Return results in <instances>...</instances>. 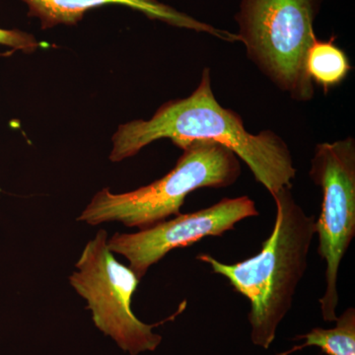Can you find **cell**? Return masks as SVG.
<instances>
[{
  "instance_id": "cell-1",
  "label": "cell",
  "mask_w": 355,
  "mask_h": 355,
  "mask_svg": "<svg viewBox=\"0 0 355 355\" xmlns=\"http://www.w3.org/2000/svg\"><path fill=\"white\" fill-rule=\"evenodd\" d=\"M169 139L183 148L193 140L217 142L227 147L253 173L273 197L291 189L297 170L288 146L272 130L247 132L241 116L224 108L216 99L210 69H203L197 89L189 97L165 103L149 120H135L119 125L112 142V162L137 155L156 140Z\"/></svg>"
},
{
  "instance_id": "cell-2",
  "label": "cell",
  "mask_w": 355,
  "mask_h": 355,
  "mask_svg": "<svg viewBox=\"0 0 355 355\" xmlns=\"http://www.w3.org/2000/svg\"><path fill=\"white\" fill-rule=\"evenodd\" d=\"M272 198L277 207L275 226L260 253L236 263H222L209 254L197 257L249 300L250 336L254 345L266 350L291 309L316 235L315 216L306 214L291 189H282Z\"/></svg>"
},
{
  "instance_id": "cell-3",
  "label": "cell",
  "mask_w": 355,
  "mask_h": 355,
  "mask_svg": "<svg viewBox=\"0 0 355 355\" xmlns=\"http://www.w3.org/2000/svg\"><path fill=\"white\" fill-rule=\"evenodd\" d=\"M182 150L171 171L153 183L128 193L98 191L77 220L93 226L120 222L144 230L179 216L191 191L226 188L241 175L239 158L217 142L193 140Z\"/></svg>"
},
{
  "instance_id": "cell-4",
  "label": "cell",
  "mask_w": 355,
  "mask_h": 355,
  "mask_svg": "<svg viewBox=\"0 0 355 355\" xmlns=\"http://www.w3.org/2000/svg\"><path fill=\"white\" fill-rule=\"evenodd\" d=\"M317 0H243L239 41L248 57L275 85L298 102L314 97L307 72Z\"/></svg>"
},
{
  "instance_id": "cell-5",
  "label": "cell",
  "mask_w": 355,
  "mask_h": 355,
  "mask_svg": "<svg viewBox=\"0 0 355 355\" xmlns=\"http://www.w3.org/2000/svg\"><path fill=\"white\" fill-rule=\"evenodd\" d=\"M108 239V233L101 229L85 245L76 270L69 277L70 286L85 299L96 328L111 338L123 352L130 355L155 352L163 338L154 329L181 314L187 301L160 323L140 321L132 309V295L140 280L130 266L116 261L109 249Z\"/></svg>"
},
{
  "instance_id": "cell-6",
  "label": "cell",
  "mask_w": 355,
  "mask_h": 355,
  "mask_svg": "<svg viewBox=\"0 0 355 355\" xmlns=\"http://www.w3.org/2000/svg\"><path fill=\"white\" fill-rule=\"evenodd\" d=\"M309 176L323 191L316 235L318 254L326 263V288L319 304L324 321L331 323L338 318V270L355 236L354 139L318 144Z\"/></svg>"
},
{
  "instance_id": "cell-7",
  "label": "cell",
  "mask_w": 355,
  "mask_h": 355,
  "mask_svg": "<svg viewBox=\"0 0 355 355\" xmlns=\"http://www.w3.org/2000/svg\"><path fill=\"white\" fill-rule=\"evenodd\" d=\"M260 214L256 202L247 196L223 198L207 207L175 216L170 220L135 233H116L108 239L113 253L127 259L139 280L149 268L178 248L191 246L207 237H220L239 222Z\"/></svg>"
},
{
  "instance_id": "cell-8",
  "label": "cell",
  "mask_w": 355,
  "mask_h": 355,
  "mask_svg": "<svg viewBox=\"0 0 355 355\" xmlns=\"http://www.w3.org/2000/svg\"><path fill=\"white\" fill-rule=\"evenodd\" d=\"M29 7L28 15L37 17L43 30L51 29L58 25H76L83 20L84 14L93 8L109 4L130 7L144 13L150 19L160 20L167 24L187 29L205 31L220 37L221 39L234 41V35L218 31L209 25L202 24L165 6L157 0H22Z\"/></svg>"
},
{
  "instance_id": "cell-9",
  "label": "cell",
  "mask_w": 355,
  "mask_h": 355,
  "mask_svg": "<svg viewBox=\"0 0 355 355\" xmlns=\"http://www.w3.org/2000/svg\"><path fill=\"white\" fill-rule=\"evenodd\" d=\"M335 322L334 328H314L295 336L294 340L303 343L277 355H291L307 347H318L327 355H355L354 308H347Z\"/></svg>"
},
{
  "instance_id": "cell-10",
  "label": "cell",
  "mask_w": 355,
  "mask_h": 355,
  "mask_svg": "<svg viewBox=\"0 0 355 355\" xmlns=\"http://www.w3.org/2000/svg\"><path fill=\"white\" fill-rule=\"evenodd\" d=\"M306 67L311 80L321 86L324 93L342 84L352 70L347 53L336 46L334 39L314 42L308 53Z\"/></svg>"
},
{
  "instance_id": "cell-11",
  "label": "cell",
  "mask_w": 355,
  "mask_h": 355,
  "mask_svg": "<svg viewBox=\"0 0 355 355\" xmlns=\"http://www.w3.org/2000/svg\"><path fill=\"white\" fill-rule=\"evenodd\" d=\"M0 44L10 46L13 51L32 53L38 50L41 43L33 35L20 30H6L0 28Z\"/></svg>"
},
{
  "instance_id": "cell-12",
  "label": "cell",
  "mask_w": 355,
  "mask_h": 355,
  "mask_svg": "<svg viewBox=\"0 0 355 355\" xmlns=\"http://www.w3.org/2000/svg\"><path fill=\"white\" fill-rule=\"evenodd\" d=\"M15 51H6V53H0V58L1 57H8V55H12Z\"/></svg>"
}]
</instances>
